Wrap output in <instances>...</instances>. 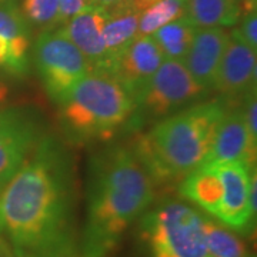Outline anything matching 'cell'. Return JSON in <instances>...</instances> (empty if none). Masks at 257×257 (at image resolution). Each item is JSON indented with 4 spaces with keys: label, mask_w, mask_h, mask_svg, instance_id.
Listing matches in <instances>:
<instances>
[{
    "label": "cell",
    "mask_w": 257,
    "mask_h": 257,
    "mask_svg": "<svg viewBox=\"0 0 257 257\" xmlns=\"http://www.w3.org/2000/svg\"><path fill=\"white\" fill-rule=\"evenodd\" d=\"M0 220L16 257L77 254L73 167L55 138L40 139L2 190Z\"/></svg>",
    "instance_id": "1"
},
{
    "label": "cell",
    "mask_w": 257,
    "mask_h": 257,
    "mask_svg": "<svg viewBox=\"0 0 257 257\" xmlns=\"http://www.w3.org/2000/svg\"><path fill=\"white\" fill-rule=\"evenodd\" d=\"M155 199V183L132 149L111 147L90 167L82 253L104 257Z\"/></svg>",
    "instance_id": "2"
},
{
    "label": "cell",
    "mask_w": 257,
    "mask_h": 257,
    "mask_svg": "<svg viewBox=\"0 0 257 257\" xmlns=\"http://www.w3.org/2000/svg\"><path fill=\"white\" fill-rule=\"evenodd\" d=\"M226 109L223 100L197 103L157 121L139 138L133 152L153 183L180 182L202 166Z\"/></svg>",
    "instance_id": "3"
},
{
    "label": "cell",
    "mask_w": 257,
    "mask_h": 257,
    "mask_svg": "<svg viewBox=\"0 0 257 257\" xmlns=\"http://www.w3.org/2000/svg\"><path fill=\"white\" fill-rule=\"evenodd\" d=\"M59 106L67 135L90 140L109 138L123 126L135 110V99L113 74L92 70Z\"/></svg>",
    "instance_id": "4"
},
{
    "label": "cell",
    "mask_w": 257,
    "mask_h": 257,
    "mask_svg": "<svg viewBox=\"0 0 257 257\" xmlns=\"http://www.w3.org/2000/svg\"><path fill=\"white\" fill-rule=\"evenodd\" d=\"M150 257H209L204 217L182 202H165L142 220Z\"/></svg>",
    "instance_id": "5"
},
{
    "label": "cell",
    "mask_w": 257,
    "mask_h": 257,
    "mask_svg": "<svg viewBox=\"0 0 257 257\" xmlns=\"http://www.w3.org/2000/svg\"><path fill=\"white\" fill-rule=\"evenodd\" d=\"M33 59L45 90L57 104L92 72L86 57L60 28L40 32L33 46Z\"/></svg>",
    "instance_id": "6"
},
{
    "label": "cell",
    "mask_w": 257,
    "mask_h": 257,
    "mask_svg": "<svg viewBox=\"0 0 257 257\" xmlns=\"http://www.w3.org/2000/svg\"><path fill=\"white\" fill-rule=\"evenodd\" d=\"M206 90L197 84L186 66L177 60H165L149 82L135 94L139 121L162 120L197 100Z\"/></svg>",
    "instance_id": "7"
},
{
    "label": "cell",
    "mask_w": 257,
    "mask_h": 257,
    "mask_svg": "<svg viewBox=\"0 0 257 257\" xmlns=\"http://www.w3.org/2000/svg\"><path fill=\"white\" fill-rule=\"evenodd\" d=\"M42 138L33 113L22 109L0 110V193L26 163Z\"/></svg>",
    "instance_id": "8"
},
{
    "label": "cell",
    "mask_w": 257,
    "mask_h": 257,
    "mask_svg": "<svg viewBox=\"0 0 257 257\" xmlns=\"http://www.w3.org/2000/svg\"><path fill=\"white\" fill-rule=\"evenodd\" d=\"M216 167L223 184V199L217 219L230 229L246 231L254 224L256 214L250 207V180L254 167L246 163H221Z\"/></svg>",
    "instance_id": "9"
},
{
    "label": "cell",
    "mask_w": 257,
    "mask_h": 257,
    "mask_svg": "<svg viewBox=\"0 0 257 257\" xmlns=\"http://www.w3.org/2000/svg\"><path fill=\"white\" fill-rule=\"evenodd\" d=\"M256 55L257 50L246 45L231 30L213 87L226 97L246 96L256 89Z\"/></svg>",
    "instance_id": "10"
},
{
    "label": "cell",
    "mask_w": 257,
    "mask_h": 257,
    "mask_svg": "<svg viewBox=\"0 0 257 257\" xmlns=\"http://www.w3.org/2000/svg\"><path fill=\"white\" fill-rule=\"evenodd\" d=\"M254 160L256 150L251 147L248 140L243 107L226 109L216 128L210 150L202 166L239 162L254 167Z\"/></svg>",
    "instance_id": "11"
},
{
    "label": "cell",
    "mask_w": 257,
    "mask_h": 257,
    "mask_svg": "<svg viewBox=\"0 0 257 257\" xmlns=\"http://www.w3.org/2000/svg\"><path fill=\"white\" fill-rule=\"evenodd\" d=\"M107 18V8L93 5L63 23L60 30L72 40L94 72H103L106 63V47L103 29Z\"/></svg>",
    "instance_id": "12"
},
{
    "label": "cell",
    "mask_w": 257,
    "mask_h": 257,
    "mask_svg": "<svg viewBox=\"0 0 257 257\" xmlns=\"http://www.w3.org/2000/svg\"><path fill=\"white\" fill-rule=\"evenodd\" d=\"M227 40L229 32L226 29L197 28L194 32L192 45L182 63L206 92L214 84Z\"/></svg>",
    "instance_id": "13"
},
{
    "label": "cell",
    "mask_w": 257,
    "mask_h": 257,
    "mask_svg": "<svg viewBox=\"0 0 257 257\" xmlns=\"http://www.w3.org/2000/svg\"><path fill=\"white\" fill-rule=\"evenodd\" d=\"M163 62L165 57L153 37L138 36L120 56L110 74L135 97V94L149 82Z\"/></svg>",
    "instance_id": "14"
},
{
    "label": "cell",
    "mask_w": 257,
    "mask_h": 257,
    "mask_svg": "<svg viewBox=\"0 0 257 257\" xmlns=\"http://www.w3.org/2000/svg\"><path fill=\"white\" fill-rule=\"evenodd\" d=\"M107 6V18L103 29V40L106 47L104 73H110L113 66L127 49L132 42L139 36V19L142 9L133 0H121L119 3Z\"/></svg>",
    "instance_id": "15"
},
{
    "label": "cell",
    "mask_w": 257,
    "mask_h": 257,
    "mask_svg": "<svg viewBox=\"0 0 257 257\" xmlns=\"http://www.w3.org/2000/svg\"><path fill=\"white\" fill-rule=\"evenodd\" d=\"M179 193L203 210L217 217L223 199V184L216 167L199 166L179 182Z\"/></svg>",
    "instance_id": "16"
},
{
    "label": "cell",
    "mask_w": 257,
    "mask_h": 257,
    "mask_svg": "<svg viewBox=\"0 0 257 257\" xmlns=\"http://www.w3.org/2000/svg\"><path fill=\"white\" fill-rule=\"evenodd\" d=\"M243 9L239 0H187L186 18L194 28L229 29L239 23Z\"/></svg>",
    "instance_id": "17"
},
{
    "label": "cell",
    "mask_w": 257,
    "mask_h": 257,
    "mask_svg": "<svg viewBox=\"0 0 257 257\" xmlns=\"http://www.w3.org/2000/svg\"><path fill=\"white\" fill-rule=\"evenodd\" d=\"M196 29L197 28H194L190 20L184 16L157 29L150 36L156 42L165 60L183 62L192 45Z\"/></svg>",
    "instance_id": "18"
},
{
    "label": "cell",
    "mask_w": 257,
    "mask_h": 257,
    "mask_svg": "<svg viewBox=\"0 0 257 257\" xmlns=\"http://www.w3.org/2000/svg\"><path fill=\"white\" fill-rule=\"evenodd\" d=\"M187 0H155L142 10L139 19V36H150L157 29L186 16Z\"/></svg>",
    "instance_id": "19"
},
{
    "label": "cell",
    "mask_w": 257,
    "mask_h": 257,
    "mask_svg": "<svg viewBox=\"0 0 257 257\" xmlns=\"http://www.w3.org/2000/svg\"><path fill=\"white\" fill-rule=\"evenodd\" d=\"M204 234L209 257H247L244 243L216 221L204 219Z\"/></svg>",
    "instance_id": "20"
},
{
    "label": "cell",
    "mask_w": 257,
    "mask_h": 257,
    "mask_svg": "<svg viewBox=\"0 0 257 257\" xmlns=\"http://www.w3.org/2000/svg\"><path fill=\"white\" fill-rule=\"evenodd\" d=\"M20 10L29 26L32 25L42 32L62 25L59 0H23Z\"/></svg>",
    "instance_id": "21"
},
{
    "label": "cell",
    "mask_w": 257,
    "mask_h": 257,
    "mask_svg": "<svg viewBox=\"0 0 257 257\" xmlns=\"http://www.w3.org/2000/svg\"><path fill=\"white\" fill-rule=\"evenodd\" d=\"M0 35L13 42L30 45V26L22 10L12 2L0 3Z\"/></svg>",
    "instance_id": "22"
},
{
    "label": "cell",
    "mask_w": 257,
    "mask_h": 257,
    "mask_svg": "<svg viewBox=\"0 0 257 257\" xmlns=\"http://www.w3.org/2000/svg\"><path fill=\"white\" fill-rule=\"evenodd\" d=\"M239 28L234 29L237 36L251 49L257 50V12L256 5L247 6L244 16L241 15L239 20Z\"/></svg>",
    "instance_id": "23"
},
{
    "label": "cell",
    "mask_w": 257,
    "mask_h": 257,
    "mask_svg": "<svg viewBox=\"0 0 257 257\" xmlns=\"http://www.w3.org/2000/svg\"><path fill=\"white\" fill-rule=\"evenodd\" d=\"M243 116H244V123L247 128L248 140L251 147L257 149V99L256 89L250 90L244 96V104H243Z\"/></svg>",
    "instance_id": "24"
},
{
    "label": "cell",
    "mask_w": 257,
    "mask_h": 257,
    "mask_svg": "<svg viewBox=\"0 0 257 257\" xmlns=\"http://www.w3.org/2000/svg\"><path fill=\"white\" fill-rule=\"evenodd\" d=\"M96 5V0H59L60 6V22L64 23L83 10Z\"/></svg>",
    "instance_id": "25"
},
{
    "label": "cell",
    "mask_w": 257,
    "mask_h": 257,
    "mask_svg": "<svg viewBox=\"0 0 257 257\" xmlns=\"http://www.w3.org/2000/svg\"><path fill=\"white\" fill-rule=\"evenodd\" d=\"M0 257H16L9 240L5 239L3 236H0Z\"/></svg>",
    "instance_id": "26"
},
{
    "label": "cell",
    "mask_w": 257,
    "mask_h": 257,
    "mask_svg": "<svg viewBox=\"0 0 257 257\" xmlns=\"http://www.w3.org/2000/svg\"><path fill=\"white\" fill-rule=\"evenodd\" d=\"M121 0H96V5H100V6H111L114 3H119Z\"/></svg>",
    "instance_id": "27"
},
{
    "label": "cell",
    "mask_w": 257,
    "mask_h": 257,
    "mask_svg": "<svg viewBox=\"0 0 257 257\" xmlns=\"http://www.w3.org/2000/svg\"><path fill=\"white\" fill-rule=\"evenodd\" d=\"M133 2H135V3L138 5L140 9L143 10L145 8H147V6H149L150 3H153L155 0H133Z\"/></svg>",
    "instance_id": "28"
},
{
    "label": "cell",
    "mask_w": 257,
    "mask_h": 257,
    "mask_svg": "<svg viewBox=\"0 0 257 257\" xmlns=\"http://www.w3.org/2000/svg\"><path fill=\"white\" fill-rule=\"evenodd\" d=\"M5 94H6V87L0 84V100H2L3 97H5Z\"/></svg>",
    "instance_id": "29"
},
{
    "label": "cell",
    "mask_w": 257,
    "mask_h": 257,
    "mask_svg": "<svg viewBox=\"0 0 257 257\" xmlns=\"http://www.w3.org/2000/svg\"><path fill=\"white\" fill-rule=\"evenodd\" d=\"M70 257H87V256H84L83 253H77V254H74V256H70Z\"/></svg>",
    "instance_id": "30"
},
{
    "label": "cell",
    "mask_w": 257,
    "mask_h": 257,
    "mask_svg": "<svg viewBox=\"0 0 257 257\" xmlns=\"http://www.w3.org/2000/svg\"><path fill=\"white\" fill-rule=\"evenodd\" d=\"M0 233H2V220H0Z\"/></svg>",
    "instance_id": "31"
},
{
    "label": "cell",
    "mask_w": 257,
    "mask_h": 257,
    "mask_svg": "<svg viewBox=\"0 0 257 257\" xmlns=\"http://www.w3.org/2000/svg\"><path fill=\"white\" fill-rule=\"evenodd\" d=\"M3 2H6V0H0V3H3Z\"/></svg>",
    "instance_id": "32"
},
{
    "label": "cell",
    "mask_w": 257,
    "mask_h": 257,
    "mask_svg": "<svg viewBox=\"0 0 257 257\" xmlns=\"http://www.w3.org/2000/svg\"><path fill=\"white\" fill-rule=\"evenodd\" d=\"M239 2H244V0H239Z\"/></svg>",
    "instance_id": "33"
}]
</instances>
